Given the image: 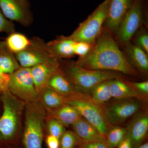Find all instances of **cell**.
Masks as SVG:
<instances>
[{
    "label": "cell",
    "instance_id": "obj_1",
    "mask_svg": "<svg viewBox=\"0 0 148 148\" xmlns=\"http://www.w3.org/2000/svg\"><path fill=\"white\" fill-rule=\"evenodd\" d=\"M84 69L96 71H114L130 76L138 72L120 49L110 33H102L87 55L75 62Z\"/></svg>",
    "mask_w": 148,
    "mask_h": 148
},
{
    "label": "cell",
    "instance_id": "obj_2",
    "mask_svg": "<svg viewBox=\"0 0 148 148\" xmlns=\"http://www.w3.org/2000/svg\"><path fill=\"white\" fill-rule=\"evenodd\" d=\"M3 112L0 118V147H14L21 137V123L26 103L8 90L3 92Z\"/></svg>",
    "mask_w": 148,
    "mask_h": 148
},
{
    "label": "cell",
    "instance_id": "obj_3",
    "mask_svg": "<svg viewBox=\"0 0 148 148\" xmlns=\"http://www.w3.org/2000/svg\"><path fill=\"white\" fill-rule=\"evenodd\" d=\"M22 142L24 148H42L47 111L39 100L26 103Z\"/></svg>",
    "mask_w": 148,
    "mask_h": 148
},
{
    "label": "cell",
    "instance_id": "obj_4",
    "mask_svg": "<svg viewBox=\"0 0 148 148\" xmlns=\"http://www.w3.org/2000/svg\"><path fill=\"white\" fill-rule=\"evenodd\" d=\"M60 62L62 71L78 92L86 94L101 82L118 78L109 71L89 70L77 66L75 62Z\"/></svg>",
    "mask_w": 148,
    "mask_h": 148
},
{
    "label": "cell",
    "instance_id": "obj_5",
    "mask_svg": "<svg viewBox=\"0 0 148 148\" xmlns=\"http://www.w3.org/2000/svg\"><path fill=\"white\" fill-rule=\"evenodd\" d=\"M111 0H105L73 33L68 36L76 42L94 43L102 33L103 24L108 17Z\"/></svg>",
    "mask_w": 148,
    "mask_h": 148
},
{
    "label": "cell",
    "instance_id": "obj_6",
    "mask_svg": "<svg viewBox=\"0 0 148 148\" xmlns=\"http://www.w3.org/2000/svg\"><path fill=\"white\" fill-rule=\"evenodd\" d=\"M67 104L75 108L83 118L106 138L110 125L106 120L102 106L96 104L82 93L75 98L68 99Z\"/></svg>",
    "mask_w": 148,
    "mask_h": 148
},
{
    "label": "cell",
    "instance_id": "obj_7",
    "mask_svg": "<svg viewBox=\"0 0 148 148\" xmlns=\"http://www.w3.org/2000/svg\"><path fill=\"white\" fill-rule=\"evenodd\" d=\"M8 90L26 103L38 99L30 69L20 67L10 75Z\"/></svg>",
    "mask_w": 148,
    "mask_h": 148
},
{
    "label": "cell",
    "instance_id": "obj_8",
    "mask_svg": "<svg viewBox=\"0 0 148 148\" xmlns=\"http://www.w3.org/2000/svg\"><path fill=\"white\" fill-rule=\"evenodd\" d=\"M15 55L20 67L28 69L42 63L57 60L51 54L47 43L37 37L32 38L30 39L29 45Z\"/></svg>",
    "mask_w": 148,
    "mask_h": 148
},
{
    "label": "cell",
    "instance_id": "obj_9",
    "mask_svg": "<svg viewBox=\"0 0 148 148\" xmlns=\"http://www.w3.org/2000/svg\"><path fill=\"white\" fill-rule=\"evenodd\" d=\"M0 9L8 19L23 27H29L34 21L29 0H0Z\"/></svg>",
    "mask_w": 148,
    "mask_h": 148
},
{
    "label": "cell",
    "instance_id": "obj_10",
    "mask_svg": "<svg viewBox=\"0 0 148 148\" xmlns=\"http://www.w3.org/2000/svg\"><path fill=\"white\" fill-rule=\"evenodd\" d=\"M141 0H134L117 30L118 38L122 42H129L140 28L142 21Z\"/></svg>",
    "mask_w": 148,
    "mask_h": 148
},
{
    "label": "cell",
    "instance_id": "obj_11",
    "mask_svg": "<svg viewBox=\"0 0 148 148\" xmlns=\"http://www.w3.org/2000/svg\"><path fill=\"white\" fill-rule=\"evenodd\" d=\"M140 107L138 101L129 99L104 107L102 106L106 120L110 125L122 123L137 113Z\"/></svg>",
    "mask_w": 148,
    "mask_h": 148
},
{
    "label": "cell",
    "instance_id": "obj_12",
    "mask_svg": "<svg viewBox=\"0 0 148 148\" xmlns=\"http://www.w3.org/2000/svg\"><path fill=\"white\" fill-rule=\"evenodd\" d=\"M59 61L52 60L39 64L30 69L34 84L38 93H39L47 86V81L51 76L59 69Z\"/></svg>",
    "mask_w": 148,
    "mask_h": 148
},
{
    "label": "cell",
    "instance_id": "obj_13",
    "mask_svg": "<svg viewBox=\"0 0 148 148\" xmlns=\"http://www.w3.org/2000/svg\"><path fill=\"white\" fill-rule=\"evenodd\" d=\"M47 86L68 99L75 98L79 95L68 77L59 67L48 80Z\"/></svg>",
    "mask_w": 148,
    "mask_h": 148
},
{
    "label": "cell",
    "instance_id": "obj_14",
    "mask_svg": "<svg viewBox=\"0 0 148 148\" xmlns=\"http://www.w3.org/2000/svg\"><path fill=\"white\" fill-rule=\"evenodd\" d=\"M75 42L67 36H59L55 39L47 43L53 57L57 60L72 58L75 56Z\"/></svg>",
    "mask_w": 148,
    "mask_h": 148
},
{
    "label": "cell",
    "instance_id": "obj_15",
    "mask_svg": "<svg viewBox=\"0 0 148 148\" xmlns=\"http://www.w3.org/2000/svg\"><path fill=\"white\" fill-rule=\"evenodd\" d=\"M130 0H111L106 25L112 31L117 30L130 8Z\"/></svg>",
    "mask_w": 148,
    "mask_h": 148
},
{
    "label": "cell",
    "instance_id": "obj_16",
    "mask_svg": "<svg viewBox=\"0 0 148 148\" xmlns=\"http://www.w3.org/2000/svg\"><path fill=\"white\" fill-rule=\"evenodd\" d=\"M72 127L74 133L82 143H88L105 138L92 124L82 116L72 125Z\"/></svg>",
    "mask_w": 148,
    "mask_h": 148
},
{
    "label": "cell",
    "instance_id": "obj_17",
    "mask_svg": "<svg viewBox=\"0 0 148 148\" xmlns=\"http://www.w3.org/2000/svg\"><path fill=\"white\" fill-rule=\"evenodd\" d=\"M38 100L48 112L67 104L68 98L47 86L39 93Z\"/></svg>",
    "mask_w": 148,
    "mask_h": 148
},
{
    "label": "cell",
    "instance_id": "obj_18",
    "mask_svg": "<svg viewBox=\"0 0 148 148\" xmlns=\"http://www.w3.org/2000/svg\"><path fill=\"white\" fill-rule=\"evenodd\" d=\"M110 90L112 98L116 100H125L132 98L140 99L142 97L141 94L127 82H124L118 78L111 80Z\"/></svg>",
    "mask_w": 148,
    "mask_h": 148
},
{
    "label": "cell",
    "instance_id": "obj_19",
    "mask_svg": "<svg viewBox=\"0 0 148 148\" xmlns=\"http://www.w3.org/2000/svg\"><path fill=\"white\" fill-rule=\"evenodd\" d=\"M125 45L126 56L130 63L142 72H147L148 54L138 46L134 45L130 42Z\"/></svg>",
    "mask_w": 148,
    "mask_h": 148
},
{
    "label": "cell",
    "instance_id": "obj_20",
    "mask_svg": "<svg viewBox=\"0 0 148 148\" xmlns=\"http://www.w3.org/2000/svg\"><path fill=\"white\" fill-rule=\"evenodd\" d=\"M47 114V116L53 118L66 127L73 125L82 117L75 108L68 104L48 112Z\"/></svg>",
    "mask_w": 148,
    "mask_h": 148
},
{
    "label": "cell",
    "instance_id": "obj_21",
    "mask_svg": "<svg viewBox=\"0 0 148 148\" xmlns=\"http://www.w3.org/2000/svg\"><path fill=\"white\" fill-rule=\"evenodd\" d=\"M148 130L147 115L144 114L137 117L127 130V135L131 140L132 146H136L143 141Z\"/></svg>",
    "mask_w": 148,
    "mask_h": 148
},
{
    "label": "cell",
    "instance_id": "obj_22",
    "mask_svg": "<svg viewBox=\"0 0 148 148\" xmlns=\"http://www.w3.org/2000/svg\"><path fill=\"white\" fill-rule=\"evenodd\" d=\"M20 67L15 54L10 50L5 41L0 42V71L10 75Z\"/></svg>",
    "mask_w": 148,
    "mask_h": 148
},
{
    "label": "cell",
    "instance_id": "obj_23",
    "mask_svg": "<svg viewBox=\"0 0 148 148\" xmlns=\"http://www.w3.org/2000/svg\"><path fill=\"white\" fill-rule=\"evenodd\" d=\"M110 80L101 83L93 87L88 92V94L85 95L91 101L100 106L107 103L112 98L110 90Z\"/></svg>",
    "mask_w": 148,
    "mask_h": 148
},
{
    "label": "cell",
    "instance_id": "obj_24",
    "mask_svg": "<svg viewBox=\"0 0 148 148\" xmlns=\"http://www.w3.org/2000/svg\"><path fill=\"white\" fill-rule=\"evenodd\" d=\"M5 41L10 50L15 54L25 49L30 44V39L23 34L15 32L8 35Z\"/></svg>",
    "mask_w": 148,
    "mask_h": 148
},
{
    "label": "cell",
    "instance_id": "obj_25",
    "mask_svg": "<svg viewBox=\"0 0 148 148\" xmlns=\"http://www.w3.org/2000/svg\"><path fill=\"white\" fill-rule=\"evenodd\" d=\"M127 130L124 127L115 126L109 128L106 135L107 144L110 148H116L126 136Z\"/></svg>",
    "mask_w": 148,
    "mask_h": 148
},
{
    "label": "cell",
    "instance_id": "obj_26",
    "mask_svg": "<svg viewBox=\"0 0 148 148\" xmlns=\"http://www.w3.org/2000/svg\"><path fill=\"white\" fill-rule=\"evenodd\" d=\"M45 122L49 135H53L60 139L66 132L65 126L53 118L47 116V115Z\"/></svg>",
    "mask_w": 148,
    "mask_h": 148
},
{
    "label": "cell",
    "instance_id": "obj_27",
    "mask_svg": "<svg viewBox=\"0 0 148 148\" xmlns=\"http://www.w3.org/2000/svg\"><path fill=\"white\" fill-rule=\"evenodd\" d=\"M79 140L74 132L66 131L60 139L61 148H76L78 145Z\"/></svg>",
    "mask_w": 148,
    "mask_h": 148
},
{
    "label": "cell",
    "instance_id": "obj_28",
    "mask_svg": "<svg viewBox=\"0 0 148 148\" xmlns=\"http://www.w3.org/2000/svg\"><path fill=\"white\" fill-rule=\"evenodd\" d=\"M94 43L75 42L74 45V52L75 55L79 56V58H83L87 55L92 49Z\"/></svg>",
    "mask_w": 148,
    "mask_h": 148
},
{
    "label": "cell",
    "instance_id": "obj_29",
    "mask_svg": "<svg viewBox=\"0 0 148 148\" xmlns=\"http://www.w3.org/2000/svg\"><path fill=\"white\" fill-rule=\"evenodd\" d=\"M15 32V25L3 15L0 9V33L4 32L9 35Z\"/></svg>",
    "mask_w": 148,
    "mask_h": 148
},
{
    "label": "cell",
    "instance_id": "obj_30",
    "mask_svg": "<svg viewBox=\"0 0 148 148\" xmlns=\"http://www.w3.org/2000/svg\"><path fill=\"white\" fill-rule=\"evenodd\" d=\"M79 145L82 148H110L105 138L88 143H82L79 141Z\"/></svg>",
    "mask_w": 148,
    "mask_h": 148
},
{
    "label": "cell",
    "instance_id": "obj_31",
    "mask_svg": "<svg viewBox=\"0 0 148 148\" xmlns=\"http://www.w3.org/2000/svg\"><path fill=\"white\" fill-rule=\"evenodd\" d=\"M136 45L141 49L148 53V35L146 32H143L136 39Z\"/></svg>",
    "mask_w": 148,
    "mask_h": 148
},
{
    "label": "cell",
    "instance_id": "obj_32",
    "mask_svg": "<svg viewBox=\"0 0 148 148\" xmlns=\"http://www.w3.org/2000/svg\"><path fill=\"white\" fill-rule=\"evenodd\" d=\"M138 93L147 95L148 93V82H127Z\"/></svg>",
    "mask_w": 148,
    "mask_h": 148
},
{
    "label": "cell",
    "instance_id": "obj_33",
    "mask_svg": "<svg viewBox=\"0 0 148 148\" xmlns=\"http://www.w3.org/2000/svg\"><path fill=\"white\" fill-rule=\"evenodd\" d=\"M45 142L48 148H59L60 147V139L53 135H47Z\"/></svg>",
    "mask_w": 148,
    "mask_h": 148
},
{
    "label": "cell",
    "instance_id": "obj_34",
    "mask_svg": "<svg viewBox=\"0 0 148 148\" xmlns=\"http://www.w3.org/2000/svg\"><path fill=\"white\" fill-rule=\"evenodd\" d=\"M132 142L127 134L125 138L116 148H132Z\"/></svg>",
    "mask_w": 148,
    "mask_h": 148
},
{
    "label": "cell",
    "instance_id": "obj_35",
    "mask_svg": "<svg viewBox=\"0 0 148 148\" xmlns=\"http://www.w3.org/2000/svg\"><path fill=\"white\" fill-rule=\"evenodd\" d=\"M138 148H148V143H146L140 145Z\"/></svg>",
    "mask_w": 148,
    "mask_h": 148
},
{
    "label": "cell",
    "instance_id": "obj_36",
    "mask_svg": "<svg viewBox=\"0 0 148 148\" xmlns=\"http://www.w3.org/2000/svg\"><path fill=\"white\" fill-rule=\"evenodd\" d=\"M7 148H17L15 147H6Z\"/></svg>",
    "mask_w": 148,
    "mask_h": 148
},
{
    "label": "cell",
    "instance_id": "obj_37",
    "mask_svg": "<svg viewBox=\"0 0 148 148\" xmlns=\"http://www.w3.org/2000/svg\"><path fill=\"white\" fill-rule=\"evenodd\" d=\"M0 148H4L2 147H0Z\"/></svg>",
    "mask_w": 148,
    "mask_h": 148
},
{
    "label": "cell",
    "instance_id": "obj_38",
    "mask_svg": "<svg viewBox=\"0 0 148 148\" xmlns=\"http://www.w3.org/2000/svg\"><path fill=\"white\" fill-rule=\"evenodd\" d=\"M82 148V147H80V148Z\"/></svg>",
    "mask_w": 148,
    "mask_h": 148
}]
</instances>
